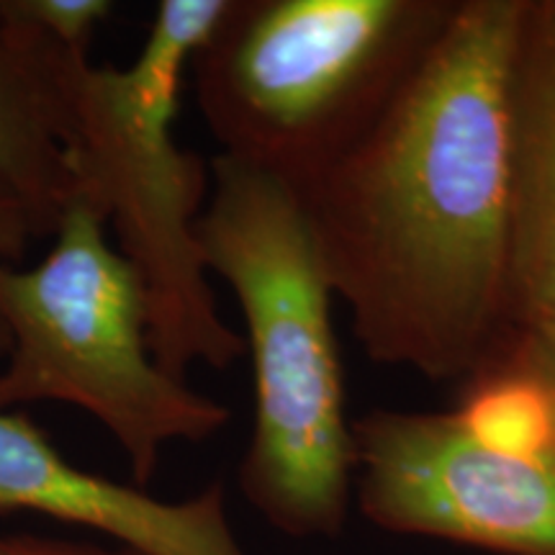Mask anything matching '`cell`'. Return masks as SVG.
<instances>
[{
  "mask_svg": "<svg viewBox=\"0 0 555 555\" xmlns=\"http://www.w3.org/2000/svg\"><path fill=\"white\" fill-rule=\"evenodd\" d=\"M37 512L90 527L144 555H247L211 483L185 502H159L69 463L21 412H0V515Z\"/></svg>",
  "mask_w": 555,
  "mask_h": 555,
  "instance_id": "obj_7",
  "label": "cell"
},
{
  "mask_svg": "<svg viewBox=\"0 0 555 555\" xmlns=\"http://www.w3.org/2000/svg\"><path fill=\"white\" fill-rule=\"evenodd\" d=\"M198 245L208 273L232 288L253 360L242 494L283 535L335 538L356 496V437L332 319L337 296L301 193L219 152Z\"/></svg>",
  "mask_w": 555,
  "mask_h": 555,
  "instance_id": "obj_2",
  "label": "cell"
},
{
  "mask_svg": "<svg viewBox=\"0 0 555 555\" xmlns=\"http://www.w3.org/2000/svg\"><path fill=\"white\" fill-rule=\"evenodd\" d=\"M525 0H455L380 119L301 193L373 363L461 384L512 330L509 88Z\"/></svg>",
  "mask_w": 555,
  "mask_h": 555,
  "instance_id": "obj_1",
  "label": "cell"
},
{
  "mask_svg": "<svg viewBox=\"0 0 555 555\" xmlns=\"http://www.w3.org/2000/svg\"><path fill=\"white\" fill-rule=\"evenodd\" d=\"M0 555H144L131 547L75 543V540H54L37 535L0 538Z\"/></svg>",
  "mask_w": 555,
  "mask_h": 555,
  "instance_id": "obj_13",
  "label": "cell"
},
{
  "mask_svg": "<svg viewBox=\"0 0 555 555\" xmlns=\"http://www.w3.org/2000/svg\"><path fill=\"white\" fill-rule=\"evenodd\" d=\"M229 0H163L127 67L82 65L67 78V165L116 232L119 253L150 296V339L170 376L204 363L227 371L245 337L221 317L198 245L211 196V159L178 144L183 80Z\"/></svg>",
  "mask_w": 555,
  "mask_h": 555,
  "instance_id": "obj_3",
  "label": "cell"
},
{
  "mask_svg": "<svg viewBox=\"0 0 555 555\" xmlns=\"http://www.w3.org/2000/svg\"><path fill=\"white\" fill-rule=\"evenodd\" d=\"M512 327L555 298V0H525L509 88Z\"/></svg>",
  "mask_w": 555,
  "mask_h": 555,
  "instance_id": "obj_8",
  "label": "cell"
},
{
  "mask_svg": "<svg viewBox=\"0 0 555 555\" xmlns=\"http://www.w3.org/2000/svg\"><path fill=\"white\" fill-rule=\"evenodd\" d=\"M111 11V0H0V24L60 57L88 62L90 41Z\"/></svg>",
  "mask_w": 555,
  "mask_h": 555,
  "instance_id": "obj_10",
  "label": "cell"
},
{
  "mask_svg": "<svg viewBox=\"0 0 555 555\" xmlns=\"http://www.w3.org/2000/svg\"><path fill=\"white\" fill-rule=\"evenodd\" d=\"M555 391V298L527 314L506 335Z\"/></svg>",
  "mask_w": 555,
  "mask_h": 555,
  "instance_id": "obj_12",
  "label": "cell"
},
{
  "mask_svg": "<svg viewBox=\"0 0 555 555\" xmlns=\"http://www.w3.org/2000/svg\"><path fill=\"white\" fill-rule=\"evenodd\" d=\"M78 65L0 24V185L50 237L75 196L65 137L67 78Z\"/></svg>",
  "mask_w": 555,
  "mask_h": 555,
  "instance_id": "obj_9",
  "label": "cell"
},
{
  "mask_svg": "<svg viewBox=\"0 0 555 555\" xmlns=\"http://www.w3.org/2000/svg\"><path fill=\"white\" fill-rule=\"evenodd\" d=\"M455 0H229L193 57L221 155L304 191L380 119Z\"/></svg>",
  "mask_w": 555,
  "mask_h": 555,
  "instance_id": "obj_4",
  "label": "cell"
},
{
  "mask_svg": "<svg viewBox=\"0 0 555 555\" xmlns=\"http://www.w3.org/2000/svg\"><path fill=\"white\" fill-rule=\"evenodd\" d=\"M50 237L37 214L0 185V268H18L34 240ZM9 332L0 322V363L9 356Z\"/></svg>",
  "mask_w": 555,
  "mask_h": 555,
  "instance_id": "obj_11",
  "label": "cell"
},
{
  "mask_svg": "<svg viewBox=\"0 0 555 555\" xmlns=\"http://www.w3.org/2000/svg\"><path fill=\"white\" fill-rule=\"evenodd\" d=\"M34 268H0V412L21 404L78 406L119 442L144 486L170 442H204L232 420L155 360L142 275L108 242V221L75 193Z\"/></svg>",
  "mask_w": 555,
  "mask_h": 555,
  "instance_id": "obj_5",
  "label": "cell"
},
{
  "mask_svg": "<svg viewBox=\"0 0 555 555\" xmlns=\"http://www.w3.org/2000/svg\"><path fill=\"white\" fill-rule=\"evenodd\" d=\"M356 499L386 532L499 555H555V455L470 433L453 412L352 420Z\"/></svg>",
  "mask_w": 555,
  "mask_h": 555,
  "instance_id": "obj_6",
  "label": "cell"
}]
</instances>
